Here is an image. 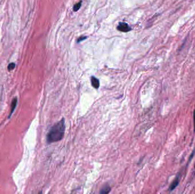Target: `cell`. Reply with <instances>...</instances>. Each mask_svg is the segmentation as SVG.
I'll return each instance as SVG.
<instances>
[{
  "label": "cell",
  "instance_id": "cell-1",
  "mask_svg": "<svg viewBox=\"0 0 195 194\" xmlns=\"http://www.w3.org/2000/svg\"><path fill=\"white\" fill-rule=\"evenodd\" d=\"M65 121L62 118L50 129L47 135L48 143H54L62 140L65 135Z\"/></svg>",
  "mask_w": 195,
  "mask_h": 194
},
{
  "label": "cell",
  "instance_id": "cell-2",
  "mask_svg": "<svg viewBox=\"0 0 195 194\" xmlns=\"http://www.w3.org/2000/svg\"><path fill=\"white\" fill-rule=\"evenodd\" d=\"M117 29H118V30H119L122 32H124V33L128 32L131 30L130 27L128 26V25L126 23H124V22L119 23V25L117 27Z\"/></svg>",
  "mask_w": 195,
  "mask_h": 194
},
{
  "label": "cell",
  "instance_id": "cell-3",
  "mask_svg": "<svg viewBox=\"0 0 195 194\" xmlns=\"http://www.w3.org/2000/svg\"><path fill=\"white\" fill-rule=\"evenodd\" d=\"M17 101H18V100H17V97H15L12 100L11 105V110H10V114H9V115L8 116V118H10L11 117V116L13 113V112H14V110L15 109V107H16V106L17 105Z\"/></svg>",
  "mask_w": 195,
  "mask_h": 194
},
{
  "label": "cell",
  "instance_id": "cell-4",
  "mask_svg": "<svg viewBox=\"0 0 195 194\" xmlns=\"http://www.w3.org/2000/svg\"><path fill=\"white\" fill-rule=\"evenodd\" d=\"M91 84L93 86V87L95 88V89H98L99 87V80L97 78H95V76H92L91 78Z\"/></svg>",
  "mask_w": 195,
  "mask_h": 194
},
{
  "label": "cell",
  "instance_id": "cell-5",
  "mask_svg": "<svg viewBox=\"0 0 195 194\" xmlns=\"http://www.w3.org/2000/svg\"><path fill=\"white\" fill-rule=\"evenodd\" d=\"M179 179L178 177H176V179L173 181V182L171 183L169 188V191H172L173 190L179 185Z\"/></svg>",
  "mask_w": 195,
  "mask_h": 194
},
{
  "label": "cell",
  "instance_id": "cell-6",
  "mask_svg": "<svg viewBox=\"0 0 195 194\" xmlns=\"http://www.w3.org/2000/svg\"><path fill=\"white\" fill-rule=\"evenodd\" d=\"M111 191V187L109 186H105L103 187L100 191V194H108Z\"/></svg>",
  "mask_w": 195,
  "mask_h": 194
},
{
  "label": "cell",
  "instance_id": "cell-7",
  "mask_svg": "<svg viewBox=\"0 0 195 194\" xmlns=\"http://www.w3.org/2000/svg\"><path fill=\"white\" fill-rule=\"evenodd\" d=\"M81 5H82V2H81V1L80 2H78V3L75 4V5H74V7H73L74 11H78V10L80 9V7H81Z\"/></svg>",
  "mask_w": 195,
  "mask_h": 194
},
{
  "label": "cell",
  "instance_id": "cell-8",
  "mask_svg": "<svg viewBox=\"0 0 195 194\" xmlns=\"http://www.w3.org/2000/svg\"><path fill=\"white\" fill-rule=\"evenodd\" d=\"M15 67V63H10V64H9V66H8V67H7V69H8L9 71H12L14 69Z\"/></svg>",
  "mask_w": 195,
  "mask_h": 194
},
{
  "label": "cell",
  "instance_id": "cell-9",
  "mask_svg": "<svg viewBox=\"0 0 195 194\" xmlns=\"http://www.w3.org/2000/svg\"><path fill=\"white\" fill-rule=\"evenodd\" d=\"M86 37H85V38H79L78 40V42H81V41H82V40H84L85 39H86Z\"/></svg>",
  "mask_w": 195,
  "mask_h": 194
},
{
  "label": "cell",
  "instance_id": "cell-10",
  "mask_svg": "<svg viewBox=\"0 0 195 194\" xmlns=\"http://www.w3.org/2000/svg\"><path fill=\"white\" fill-rule=\"evenodd\" d=\"M194 126H195V110L194 111Z\"/></svg>",
  "mask_w": 195,
  "mask_h": 194
},
{
  "label": "cell",
  "instance_id": "cell-11",
  "mask_svg": "<svg viewBox=\"0 0 195 194\" xmlns=\"http://www.w3.org/2000/svg\"></svg>",
  "mask_w": 195,
  "mask_h": 194
}]
</instances>
